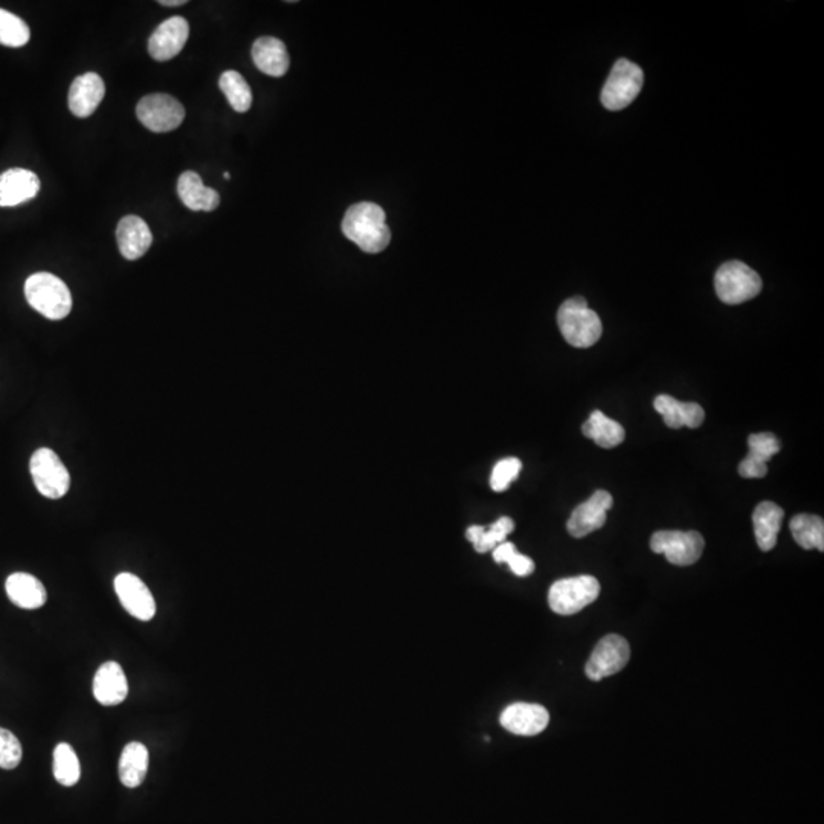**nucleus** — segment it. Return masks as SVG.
Masks as SVG:
<instances>
[{
    "instance_id": "a211bd4d",
    "label": "nucleus",
    "mask_w": 824,
    "mask_h": 824,
    "mask_svg": "<svg viewBox=\"0 0 824 824\" xmlns=\"http://www.w3.org/2000/svg\"><path fill=\"white\" fill-rule=\"evenodd\" d=\"M116 242L123 257L135 261L147 254L153 243V234L141 217L126 216L116 228Z\"/></svg>"
},
{
    "instance_id": "2eb2a0df",
    "label": "nucleus",
    "mask_w": 824,
    "mask_h": 824,
    "mask_svg": "<svg viewBox=\"0 0 824 824\" xmlns=\"http://www.w3.org/2000/svg\"><path fill=\"white\" fill-rule=\"evenodd\" d=\"M40 179L26 168H10L0 174V206H17L39 194Z\"/></svg>"
},
{
    "instance_id": "aec40b11",
    "label": "nucleus",
    "mask_w": 824,
    "mask_h": 824,
    "mask_svg": "<svg viewBox=\"0 0 824 824\" xmlns=\"http://www.w3.org/2000/svg\"><path fill=\"white\" fill-rule=\"evenodd\" d=\"M654 406L655 411L663 416L664 423L672 429H680L684 426L692 429L699 428L705 419L704 409L699 403L680 402L666 394L658 396Z\"/></svg>"
},
{
    "instance_id": "7ed1b4c3",
    "label": "nucleus",
    "mask_w": 824,
    "mask_h": 824,
    "mask_svg": "<svg viewBox=\"0 0 824 824\" xmlns=\"http://www.w3.org/2000/svg\"><path fill=\"white\" fill-rule=\"evenodd\" d=\"M557 326L565 341L576 348L593 347L602 338V321L582 297L570 298L562 304L557 312Z\"/></svg>"
},
{
    "instance_id": "bb28decb",
    "label": "nucleus",
    "mask_w": 824,
    "mask_h": 824,
    "mask_svg": "<svg viewBox=\"0 0 824 824\" xmlns=\"http://www.w3.org/2000/svg\"><path fill=\"white\" fill-rule=\"evenodd\" d=\"M513 530H515L513 519L503 516L487 528L483 525H472L466 530V538L467 541L472 542L478 553L483 554L495 550L499 544L506 542L507 536Z\"/></svg>"
},
{
    "instance_id": "20e7f679",
    "label": "nucleus",
    "mask_w": 824,
    "mask_h": 824,
    "mask_svg": "<svg viewBox=\"0 0 824 824\" xmlns=\"http://www.w3.org/2000/svg\"><path fill=\"white\" fill-rule=\"evenodd\" d=\"M762 287L759 274L742 261H727L715 275L716 295L730 306L753 300L762 292Z\"/></svg>"
},
{
    "instance_id": "c85d7f7f",
    "label": "nucleus",
    "mask_w": 824,
    "mask_h": 824,
    "mask_svg": "<svg viewBox=\"0 0 824 824\" xmlns=\"http://www.w3.org/2000/svg\"><path fill=\"white\" fill-rule=\"evenodd\" d=\"M220 91L235 112L245 113L252 106V91L245 77L237 71H226L220 75Z\"/></svg>"
},
{
    "instance_id": "72a5a7b5",
    "label": "nucleus",
    "mask_w": 824,
    "mask_h": 824,
    "mask_svg": "<svg viewBox=\"0 0 824 824\" xmlns=\"http://www.w3.org/2000/svg\"><path fill=\"white\" fill-rule=\"evenodd\" d=\"M506 564L509 565L513 574L519 577L530 576L535 571V562L524 554L518 553V550L513 551L507 559Z\"/></svg>"
},
{
    "instance_id": "7c9ffc66",
    "label": "nucleus",
    "mask_w": 824,
    "mask_h": 824,
    "mask_svg": "<svg viewBox=\"0 0 824 824\" xmlns=\"http://www.w3.org/2000/svg\"><path fill=\"white\" fill-rule=\"evenodd\" d=\"M31 39L29 26L16 14L0 8V45L22 48Z\"/></svg>"
},
{
    "instance_id": "b1692460",
    "label": "nucleus",
    "mask_w": 824,
    "mask_h": 824,
    "mask_svg": "<svg viewBox=\"0 0 824 824\" xmlns=\"http://www.w3.org/2000/svg\"><path fill=\"white\" fill-rule=\"evenodd\" d=\"M783 516L785 512L782 507L771 501H763L756 507L753 513L754 536L760 550L771 551L776 547Z\"/></svg>"
},
{
    "instance_id": "6ab92c4d",
    "label": "nucleus",
    "mask_w": 824,
    "mask_h": 824,
    "mask_svg": "<svg viewBox=\"0 0 824 824\" xmlns=\"http://www.w3.org/2000/svg\"><path fill=\"white\" fill-rule=\"evenodd\" d=\"M129 695V683L123 667L115 661L104 663L97 670L94 680V696L101 705L113 707L126 701Z\"/></svg>"
},
{
    "instance_id": "f3484780",
    "label": "nucleus",
    "mask_w": 824,
    "mask_h": 824,
    "mask_svg": "<svg viewBox=\"0 0 824 824\" xmlns=\"http://www.w3.org/2000/svg\"><path fill=\"white\" fill-rule=\"evenodd\" d=\"M748 448L750 452L739 464V475L742 478H763L768 474V461L779 454L782 445L776 435L762 432L750 435Z\"/></svg>"
},
{
    "instance_id": "f8f14e48",
    "label": "nucleus",
    "mask_w": 824,
    "mask_h": 824,
    "mask_svg": "<svg viewBox=\"0 0 824 824\" xmlns=\"http://www.w3.org/2000/svg\"><path fill=\"white\" fill-rule=\"evenodd\" d=\"M614 504L611 493L606 490H597L588 501L580 504L571 513L568 519L567 530L573 538H585L606 522V513Z\"/></svg>"
},
{
    "instance_id": "1a4fd4ad",
    "label": "nucleus",
    "mask_w": 824,
    "mask_h": 824,
    "mask_svg": "<svg viewBox=\"0 0 824 824\" xmlns=\"http://www.w3.org/2000/svg\"><path fill=\"white\" fill-rule=\"evenodd\" d=\"M705 542L698 532H657L651 539L654 553L664 554L670 564L689 567L701 559Z\"/></svg>"
},
{
    "instance_id": "6e6552de",
    "label": "nucleus",
    "mask_w": 824,
    "mask_h": 824,
    "mask_svg": "<svg viewBox=\"0 0 824 824\" xmlns=\"http://www.w3.org/2000/svg\"><path fill=\"white\" fill-rule=\"evenodd\" d=\"M136 116L150 132L167 133L181 127L185 120V109L171 95L152 94L139 101Z\"/></svg>"
},
{
    "instance_id": "cd10ccee",
    "label": "nucleus",
    "mask_w": 824,
    "mask_h": 824,
    "mask_svg": "<svg viewBox=\"0 0 824 824\" xmlns=\"http://www.w3.org/2000/svg\"><path fill=\"white\" fill-rule=\"evenodd\" d=\"M789 528H791L792 538L796 539L800 547L805 550L817 548V550L824 551V522L820 516L806 515V513L794 516Z\"/></svg>"
},
{
    "instance_id": "c9c22d12",
    "label": "nucleus",
    "mask_w": 824,
    "mask_h": 824,
    "mask_svg": "<svg viewBox=\"0 0 824 824\" xmlns=\"http://www.w3.org/2000/svg\"><path fill=\"white\" fill-rule=\"evenodd\" d=\"M223 178H225L226 181H229V179H231V174L225 173V174H223Z\"/></svg>"
},
{
    "instance_id": "39448f33",
    "label": "nucleus",
    "mask_w": 824,
    "mask_h": 824,
    "mask_svg": "<svg viewBox=\"0 0 824 824\" xmlns=\"http://www.w3.org/2000/svg\"><path fill=\"white\" fill-rule=\"evenodd\" d=\"M600 596V583L593 576H577L561 579L548 591V605L559 615H574L596 602Z\"/></svg>"
},
{
    "instance_id": "4468645a",
    "label": "nucleus",
    "mask_w": 824,
    "mask_h": 824,
    "mask_svg": "<svg viewBox=\"0 0 824 824\" xmlns=\"http://www.w3.org/2000/svg\"><path fill=\"white\" fill-rule=\"evenodd\" d=\"M499 722L510 733L518 736H536L550 724V713L539 704L516 702L501 713Z\"/></svg>"
},
{
    "instance_id": "f257e3e1",
    "label": "nucleus",
    "mask_w": 824,
    "mask_h": 824,
    "mask_svg": "<svg viewBox=\"0 0 824 824\" xmlns=\"http://www.w3.org/2000/svg\"><path fill=\"white\" fill-rule=\"evenodd\" d=\"M342 232L350 242L368 254L385 251L391 242V231L382 206L373 202L351 205L342 220Z\"/></svg>"
},
{
    "instance_id": "393cba45",
    "label": "nucleus",
    "mask_w": 824,
    "mask_h": 824,
    "mask_svg": "<svg viewBox=\"0 0 824 824\" xmlns=\"http://www.w3.org/2000/svg\"><path fill=\"white\" fill-rule=\"evenodd\" d=\"M583 435L603 449H612L622 445L626 438L625 428L615 420L609 419L602 411H594L590 419L583 423Z\"/></svg>"
},
{
    "instance_id": "dca6fc26",
    "label": "nucleus",
    "mask_w": 824,
    "mask_h": 824,
    "mask_svg": "<svg viewBox=\"0 0 824 824\" xmlns=\"http://www.w3.org/2000/svg\"><path fill=\"white\" fill-rule=\"evenodd\" d=\"M106 95V84L95 72L75 78L69 91V109L77 118H87L98 109Z\"/></svg>"
},
{
    "instance_id": "4be33fe9",
    "label": "nucleus",
    "mask_w": 824,
    "mask_h": 824,
    "mask_svg": "<svg viewBox=\"0 0 824 824\" xmlns=\"http://www.w3.org/2000/svg\"><path fill=\"white\" fill-rule=\"evenodd\" d=\"M252 60L263 74L271 77H283L289 71V52L286 45L275 37H260L255 40Z\"/></svg>"
},
{
    "instance_id": "5701e85b",
    "label": "nucleus",
    "mask_w": 824,
    "mask_h": 824,
    "mask_svg": "<svg viewBox=\"0 0 824 824\" xmlns=\"http://www.w3.org/2000/svg\"><path fill=\"white\" fill-rule=\"evenodd\" d=\"M5 590L11 602L22 609L42 608L48 600L45 586L33 574H11L5 582Z\"/></svg>"
},
{
    "instance_id": "9b49d317",
    "label": "nucleus",
    "mask_w": 824,
    "mask_h": 824,
    "mask_svg": "<svg viewBox=\"0 0 824 824\" xmlns=\"http://www.w3.org/2000/svg\"><path fill=\"white\" fill-rule=\"evenodd\" d=\"M115 593L123 608L141 622H149L156 615V602L149 586L132 573L115 577Z\"/></svg>"
},
{
    "instance_id": "a878e982",
    "label": "nucleus",
    "mask_w": 824,
    "mask_h": 824,
    "mask_svg": "<svg viewBox=\"0 0 824 824\" xmlns=\"http://www.w3.org/2000/svg\"><path fill=\"white\" fill-rule=\"evenodd\" d=\"M149 771V750L144 744L130 742L120 759V779L127 788H138Z\"/></svg>"
},
{
    "instance_id": "412c9836",
    "label": "nucleus",
    "mask_w": 824,
    "mask_h": 824,
    "mask_svg": "<svg viewBox=\"0 0 824 824\" xmlns=\"http://www.w3.org/2000/svg\"><path fill=\"white\" fill-rule=\"evenodd\" d=\"M178 194L188 210L211 213L220 205V196L213 188L205 187L196 171H185L178 181Z\"/></svg>"
},
{
    "instance_id": "c756f323",
    "label": "nucleus",
    "mask_w": 824,
    "mask_h": 824,
    "mask_svg": "<svg viewBox=\"0 0 824 824\" xmlns=\"http://www.w3.org/2000/svg\"><path fill=\"white\" fill-rule=\"evenodd\" d=\"M54 777L63 786H74L80 780V760L69 744H58L55 747Z\"/></svg>"
},
{
    "instance_id": "473e14b6",
    "label": "nucleus",
    "mask_w": 824,
    "mask_h": 824,
    "mask_svg": "<svg viewBox=\"0 0 824 824\" xmlns=\"http://www.w3.org/2000/svg\"><path fill=\"white\" fill-rule=\"evenodd\" d=\"M22 744L7 728L0 727V768L14 770L22 762Z\"/></svg>"
},
{
    "instance_id": "ddd939ff",
    "label": "nucleus",
    "mask_w": 824,
    "mask_h": 824,
    "mask_svg": "<svg viewBox=\"0 0 824 824\" xmlns=\"http://www.w3.org/2000/svg\"><path fill=\"white\" fill-rule=\"evenodd\" d=\"M190 37V25L184 17H170L153 31L149 52L156 62H168L181 54Z\"/></svg>"
},
{
    "instance_id": "423d86ee",
    "label": "nucleus",
    "mask_w": 824,
    "mask_h": 824,
    "mask_svg": "<svg viewBox=\"0 0 824 824\" xmlns=\"http://www.w3.org/2000/svg\"><path fill=\"white\" fill-rule=\"evenodd\" d=\"M643 83L644 74L640 66L620 58L603 86V106L612 112L626 109L640 95Z\"/></svg>"
},
{
    "instance_id": "0eeeda50",
    "label": "nucleus",
    "mask_w": 824,
    "mask_h": 824,
    "mask_svg": "<svg viewBox=\"0 0 824 824\" xmlns=\"http://www.w3.org/2000/svg\"><path fill=\"white\" fill-rule=\"evenodd\" d=\"M29 470L40 495L60 499L71 489V475L52 449L40 448L29 461Z\"/></svg>"
},
{
    "instance_id": "f704fd0d",
    "label": "nucleus",
    "mask_w": 824,
    "mask_h": 824,
    "mask_svg": "<svg viewBox=\"0 0 824 824\" xmlns=\"http://www.w3.org/2000/svg\"><path fill=\"white\" fill-rule=\"evenodd\" d=\"M185 4H187V0H161V2H159V5H162V7L170 8L182 7V5Z\"/></svg>"
},
{
    "instance_id": "f03ea898",
    "label": "nucleus",
    "mask_w": 824,
    "mask_h": 824,
    "mask_svg": "<svg viewBox=\"0 0 824 824\" xmlns=\"http://www.w3.org/2000/svg\"><path fill=\"white\" fill-rule=\"evenodd\" d=\"M25 297L29 306L51 321L65 319L72 310L71 290L65 281L48 272H39L26 280Z\"/></svg>"
},
{
    "instance_id": "9d476101",
    "label": "nucleus",
    "mask_w": 824,
    "mask_h": 824,
    "mask_svg": "<svg viewBox=\"0 0 824 824\" xmlns=\"http://www.w3.org/2000/svg\"><path fill=\"white\" fill-rule=\"evenodd\" d=\"M631 658V647L622 635L609 634L594 647L585 673L591 681H602L625 669Z\"/></svg>"
},
{
    "instance_id": "2f4dec72",
    "label": "nucleus",
    "mask_w": 824,
    "mask_h": 824,
    "mask_svg": "<svg viewBox=\"0 0 824 824\" xmlns=\"http://www.w3.org/2000/svg\"><path fill=\"white\" fill-rule=\"evenodd\" d=\"M522 463L518 458H504L493 467L492 477H490V487L495 492H504L509 489L510 484L519 477Z\"/></svg>"
}]
</instances>
